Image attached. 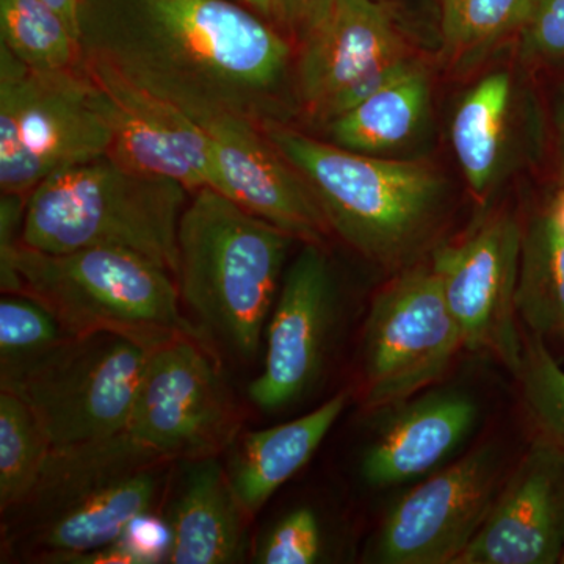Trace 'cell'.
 <instances>
[{
    "mask_svg": "<svg viewBox=\"0 0 564 564\" xmlns=\"http://www.w3.org/2000/svg\"><path fill=\"white\" fill-rule=\"evenodd\" d=\"M499 478V454L481 447L415 486L386 516L378 562L455 564L484 525Z\"/></svg>",
    "mask_w": 564,
    "mask_h": 564,
    "instance_id": "12",
    "label": "cell"
},
{
    "mask_svg": "<svg viewBox=\"0 0 564 564\" xmlns=\"http://www.w3.org/2000/svg\"><path fill=\"white\" fill-rule=\"evenodd\" d=\"M522 234L511 218L486 223L469 239L433 259L464 347L496 355L518 377L524 344L516 326V284Z\"/></svg>",
    "mask_w": 564,
    "mask_h": 564,
    "instance_id": "13",
    "label": "cell"
},
{
    "mask_svg": "<svg viewBox=\"0 0 564 564\" xmlns=\"http://www.w3.org/2000/svg\"><path fill=\"white\" fill-rule=\"evenodd\" d=\"M560 563H563V564H564V549H563L562 558H560Z\"/></svg>",
    "mask_w": 564,
    "mask_h": 564,
    "instance_id": "37",
    "label": "cell"
},
{
    "mask_svg": "<svg viewBox=\"0 0 564 564\" xmlns=\"http://www.w3.org/2000/svg\"><path fill=\"white\" fill-rule=\"evenodd\" d=\"M552 217L554 220L558 223L560 228L564 231V187L560 191L558 196H556L554 207L551 210Z\"/></svg>",
    "mask_w": 564,
    "mask_h": 564,
    "instance_id": "34",
    "label": "cell"
},
{
    "mask_svg": "<svg viewBox=\"0 0 564 564\" xmlns=\"http://www.w3.org/2000/svg\"><path fill=\"white\" fill-rule=\"evenodd\" d=\"M518 378L533 421L549 441L564 448V370L544 337L534 333L527 337Z\"/></svg>",
    "mask_w": 564,
    "mask_h": 564,
    "instance_id": "28",
    "label": "cell"
},
{
    "mask_svg": "<svg viewBox=\"0 0 564 564\" xmlns=\"http://www.w3.org/2000/svg\"><path fill=\"white\" fill-rule=\"evenodd\" d=\"M293 237L214 188L192 193L177 229L176 282L196 326L251 361L272 315Z\"/></svg>",
    "mask_w": 564,
    "mask_h": 564,
    "instance_id": "2",
    "label": "cell"
},
{
    "mask_svg": "<svg viewBox=\"0 0 564 564\" xmlns=\"http://www.w3.org/2000/svg\"><path fill=\"white\" fill-rule=\"evenodd\" d=\"M85 63L109 106L110 159L135 172L180 182L191 193L212 188L210 140L195 118L109 66L87 58Z\"/></svg>",
    "mask_w": 564,
    "mask_h": 564,
    "instance_id": "16",
    "label": "cell"
},
{
    "mask_svg": "<svg viewBox=\"0 0 564 564\" xmlns=\"http://www.w3.org/2000/svg\"><path fill=\"white\" fill-rule=\"evenodd\" d=\"M69 334L50 310L24 293H3L0 302V373L33 361Z\"/></svg>",
    "mask_w": 564,
    "mask_h": 564,
    "instance_id": "27",
    "label": "cell"
},
{
    "mask_svg": "<svg viewBox=\"0 0 564 564\" xmlns=\"http://www.w3.org/2000/svg\"><path fill=\"white\" fill-rule=\"evenodd\" d=\"M556 122H558L560 144H562V154L564 159V93L562 101H560L558 113H556Z\"/></svg>",
    "mask_w": 564,
    "mask_h": 564,
    "instance_id": "36",
    "label": "cell"
},
{
    "mask_svg": "<svg viewBox=\"0 0 564 564\" xmlns=\"http://www.w3.org/2000/svg\"><path fill=\"white\" fill-rule=\"evenodd\" d=\"M477 415V404L466 393L436 392L415 400L367 452V484L388 488L429 473L469 436Z\"/></svg>",
    "mask_w": 564,
    "mask_h": 564,
    "instance_id": "19",
    "label": "cell"
},
{
    "mask_svg": "<svg viewBox=\"0 0 564 564\" xmlns=\"http://www.w3.org/2000/svg\"><path fill=\"white\" fill-rule=\"evenodd\" d=\"M322 530L311 508H296L267 534L256 552L262 564H313L321 558Z\"/></svg>",
    "mask_w": 564,
    "mask_h": 564,
    "instance_id": "29",
    "label": "cell"
},
{
    "mask_svg": "<svg viewBox=\"0 0 564 564\" xmlns=\"http://www.w3.org/2000/svg\"><path fill=\"white\" fill-rule=\"evenodd\" d=\"M210 140L214 191L304 243L332 231L310 185L259 122L220 115L199 122Z\"/></svg>",
    "mask_w": 564,
    "mask_h": 564,
    "instance_id": "14",
    "label": "cell"
},
{
    "mask_svg": "<svg viewBox=\"0 0 564 564\" xmlns=\"http://www.w3.org/2000/svg\"><path fill=\"white\" fill-rule=\"evenodd\" d=\"M417 62L395 18L373 0H337L328 20L299 46L296 102L325 126Z\"/></svg>",
    "mask_w": 564,
    "mask_h": 564,
    "instance_id": "11",
    "label": "cell"
},
{
    "mask_svg": "<svg viewBox=\"0 0 564 564\" xmlns=\"http://www.w3.org/2000/svg\"><path fill=\"white\" fill-rule=\"evenodd\" d=\"M334 281L321 245L306 243L292 262L267 323L263 366L250 384L262 411L299 400L321 372L334 321Z\"/></svg>",
    "mask_w": 564,
    "mask_h": 564,
    "instance_id": "15",
    "label": "cell"
},
{
    "mask_svg": "<svg viewBox=\"0 0 564 564\" xmlns=\"http://www.w3.org/2000/svg\"><path fill=\"white\" fill-rule=\"evenodd\" d=\"M245 2L250 3L252 9L261 11L262 14L273 13L274 0H245Z\"/></svg>",
    "mask_w": 564,
    "mask_h": 564,
    "instance_id": "35",
    "label": "cell"
},
{
    "mask_svg": "<svg viewBox=\"0 0 564 564\" xmlns=\"http://www.w3.org/2000/svg\"><path fill=\"white\" fill-rule=\"evenodd\" d=\"M155 347L128 334H69L0 381L29 404L52 447L95 443L126 433Z\"/></svg>",
    "mask_w": 564,
    "mask_h": 564,
    "instance_id": "8",
    "label": "cell"
},
{
    "mask_svg": "<svg viewBox=\"0 0 564 564\" xmlns=\"http://www.w3.org/2000/svg\"><path fill=\"white\" fill-rule=\"evenodd\" d=\"M516 311L538 336L564 339V231L551 214L522 237Z\"/></svg>",
    "mask_w": 564,
    "mask_h": 564,
    "instance_id": "23",
    "label": "cell"
},
{
    "mask_svg": "<svg viewBox=\"0 0 564 564\" xmlns=\"http://www.w3.org/2000/svg\"><path fill=\"white\" fill-rule=\"evenodd\" d=\"M0 285L43 304L68 334L120 333L154 345L184 334L209 343L182 315L173 274L137 252H44L20 243L0 252Z\"/></svg>",
    "mask_w": 564,
    "mask_h": 564,
    "instance_id": "4",
    "label": "cell"
},
{
    "mask_svg": "<svg viewBox=\"0 0 564 564\" xmlns=\"http://www.w3.org/2000/svg\"><path fill=\"white\" fill-rule=\"evenodd\" d=\"M80 43L87 61L198 122L220 115L285 122L291 43L229 0H82Z\"/></svg>",
    "mask_w": 564,
    "mask_h": 564,
    "instance_id": "1",
    "label": "cell"
},
{
    "mask_svg": "<svg viewBox=\"0 0 564 564\" xmlns=\"http://www.w3.org/2000/svg\"><path fill=\"white\" fill-rule=\"evenodd\" d=\"M347 400V393H337L295 421L243 436L228 474L248 516L258 514L274 492L306 466L344 413Z\"/></svg>",
    "mask_w": 564,
    "mask_h": 564,
    "instance_id": "20",
    "label": "cell"
},
{
    "mask_svg": "<svg viewBox=\"0 0 564 564\" xmlns=\"http://www.w3.org/2000/svg\"><path fill=\"white\" fill-rule=\"evenodd\" d=\"M172 459L133 443L128 433L54 448L35 491L18 508L14 540L41 558H84L150 514ZM79 560V562H80Z\"/></svg>",
    "mask_w": 564,
    "mask_h": 564,
    "instance_id": "3",
    "label": "cell"
},
{
    "mask_svg": "<svg viewBox=\"0 0 564 564\" xmlns=\"http://www.w3.org/2000/svg\"><path fill=\"white\" fill-rule=\"evenodd\" d=\"M43 2L52 7L57 13H61L70 25V29H73L80 39L82 0H43Z\"/></svg>",
    "mask_w": 564,
    "mask_h": 564,
    "instance_id": "33",
    "label": "cell"
},
{
    "mask_svg": "<svg viewBox=\"0 0 564 564\" xmlns=\"http://www.w3.org/2000/svg\"><path fill=\"white\" fill-rule=\"evenodd\" d=\"M395 18L400 28H425L440 20V0H373Z\"/></svg>",
    "mask_w": 564,
    "mask_h": 564,
    "instance_id": "32",
    "label": "cell"
},
{
    "mask_svg": "<svg viewBox=\"0 0 564 564\" xmlns=\"http://www.w3.org/2000/svg\"><path fill=\"white\" fill-rule=\"evenodd\" d=\"M510 101V74L499 70L478 82L456 110L452 144L475 193L488 191L499 169Z\"/></svg>",
    "mask_w": 564,
    "mask_h": 564,
    "instance_id": "22",
    "label": "cell"
},
{
    "mask_svg": "<svg viewBox=\"0 0 564 564\" xmlns=\"http://www.w3.org/2000/svg\"><path fill=\"white\" fill-rule=\"evenodd\" d=\"M0 46L33 69L66 70L84 65L79 35L43 0H0Z\"/></svg>",
    "mask_w": 564,
    "mask_h": 564,
    "instance_id": "24",
    "label": "cell"
},
{
    "mask_svg": "<svg viewBox=\"0 0 564 564\" xmlns=\"http://www.w3.org/2000/svg\"><path fill=\"white\" fill-rule=\"evenodd\" d=\"M518 35L527 57L564 62V0H532Z\"/></svg>",
    "mask_w": 564,
    "mask_h": 564,
    "instance_id": "30",
    "label": "cell"
},
{
    "mask_svg": "<svg viewBox=\"0 0 564 564\" xmlns=\"http://www.w3.org/2000/svg\"><path fill=\"white\" fill-rule=\"evenodd\" d=\"M232 393L207 351L192 336H174L154 348L126 433L166 459L218 456L239 432Z\"/></svg>",
    "mask_w": 564,
    "mask_h": 564,
    "instance_id": "9",
    "label": "cell"
},
{
    "mask_svg": "<svg viewBox=\"0 0 564 564\" xmlns=\"http://www.w3.org/2000/svg\"><path fill=\"white\" fill-rule=\"evenodd\" d=\"M564 549V448L536 441L455 564H554Z\"/></svg>",
    "mask_w": 564,
    "mask_h": 564,
    "instance_id": "17",
    "label": "cell"
},
{
    "mask_svg": "<svg viewBox=\"0 0 564 564\" xmlns=\"http://www.w3.org/2000/svg\"><path fill=\"white\" fill-rule=\"evenodd\" d=\"M532 0H440L437 32L445 58L463 65L518 35Z\"/></svg>",
    "mask_w": 564,
    "mask_h": 564,
    "instance_id": "26",
    "label": "cell"
},
{
    "mask_svg": "<svg viewBox=\"0 0 564 564\" xmlns=\"http://www.w3.org/2000/svg\"><path fill=\"white\" fill-rule=\"evenodd\" d=\"M188 195L180 182L104 155L41 182L28 196L21 243L44 252L120 248L176 276L177 229Z\"/></svg>",
    "mask_w": 564,
    "mask_h": 564,
    "instance_id": "5",
    "label": "cell"
},
{
    "mask_svg": "<svg viewBox=\"0 0 564 564\" xmlns=\"http://www.w3.org/2000/svg\"><path fill=\"white\" fill-rule=\"evenodd\" d=\"M109 106L87 63L40 70L0 46V192L29 196L70 166L109 155Z\"/></svg>",
    "mask_w": 564,
    "mask_h": 564,
    "instance_id": "7",
    "label": "cell"
},
{
    "mask_svg": "<svg viewBox=\"0 0 564 564\" xmlns=\"http://www.w3.org/2000/svg\"><path fill=\"white\" fill-rule=\"evenodd\" d=\"M462 332L433 267H417L378 293L366 323V402H404L440 380L459 348Z\"/></svg>",
    "mask_w": 564,
    "mask_h": 564,
    "instance_id": "10",
    "label": "cell"
},
{
    "mask_svg": "<svg viewBox=\"0 0 564 564\" xmlns=\"http://www.w3.org/2000/svg\"><path fill=\"white\" fill-rule=\"evenodd\" d=\"M337 0H274L273 17L296 44H302L328 20Z\"/></svg>",
    "mask_w": 564,
    "mask_h": 564,
    "instance_id": "31",
    "label": "cell"
},
{
    "mask_svg": "<svg viewBox=\"0 0 564 564\" xmlns=\"http://www.w3.org/2000/svg\"><path fill=\"white\" fill-rule=\"evenodd\" d=\"M52 444L29 404L0 391V510L13 513L35 491Z\"/></svg>",
    "mask_w": 564,
    "mask_h": 564,
    "instance_id": "25",
    "label": "cell"
},
{
    "mask_svg": "<svg viewBox=\"0 0 564 564\" xmlns=\"http://www.w3.org/2000/svg\"><path fill=\"white\" fill-rule=\"evenodd\" d=\"M430 106V79L421 62L358 106L323 126L326 140L362 154L380 155L406 143Z\"/></svg>",
    "mask_w": 564,
    "mask_h": 564,
    "instance_id": "21",
    "label": "cell"
},
{
    "mask_svg": "<svg viewBox=\"0 0 564 564\" xmlns=\"http://www.w3.org/2000/svg\"><path fill=\"white\" fill-rule=\"evenodd\" d=\"M262 128L310 185L329 229L367 258L399 259L432 223L443 196L432 166L345 150L285 122Z\"/></svg>",
    "mask_w": 564,
    "mask_h": 564,
    "instance_id": "6",
    "label": "cell"
},
{
    "mask_svg": "<svg viewBox=\"0 0 564 564\" xmlns=\"http://www.w3.org/2000/svg\"><path fill=\"white\" fill-rule=\"evenodd\" d=\"M248 518L228 470L217 456L185 459L169 525L165 563L228 564L239 562L247 544Z\"/></svg>",
    "mask_w": 564,
    "mask_h": 564,
    "instance_id": "18",
    "label": "cell"
}]
</instances>
